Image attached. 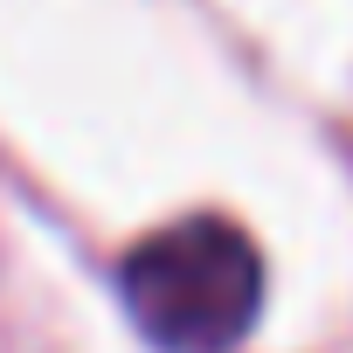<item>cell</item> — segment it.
<instances>
[{"mask_svg": "<svg viewBox=\"0 0 353 353\" xmlns=\"http://www.w3.org/2000/svg\"><path fill=\"white\" fill-rule=\"evenodd\" d=\"M125 312L166 353H229L263 312V256L222 215H188L125 256Z\"/></svg>", "mask_w": 353, "mask_h": 353, "instance_id": "1", "label": "cell"}]
</instances>
